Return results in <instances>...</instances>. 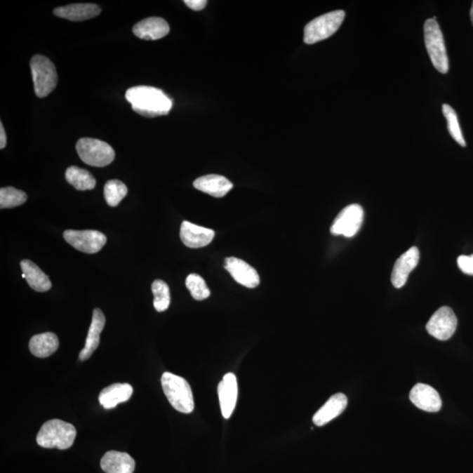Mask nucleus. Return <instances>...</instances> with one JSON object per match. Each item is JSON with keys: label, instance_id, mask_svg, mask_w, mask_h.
Wrapping results in <instances>:
<instances>
[{"label": "nucleus", "instance_id": "a878e982", "mask_svg": "<svg viewBox=\"0 0 473 473\" xmlns=\"http://www.w3.org/2000/svg\"><path fill=\"white\" fill-rule=\"evenodd\" d=\"M127 187L119 180H111L105 183L104 196L108 206L116 207L127 195Z\"/></svg>", "mask_w": 473, "mask_h": 473}, {"label": "nucleus", "instance_id": "cd10ccee", "mask_svg": "<svg viewBox=\"0 0 473 473\" xmlns=\"http://www.w3.org/2000/svg\"><path fill=\"white\" fill-rule=\"evenodd\" d=\"M27 194L22 190L17 189L13 187H6L0 189V208L11 209L26 203Z\"/></svg>", "mask_w": 473, "mask_h": 473}, {"label": "nucleus", "instance_id": "9d476101", "mask_svg": "<svg viewBox=\"0 0 473 473\" xmlns=\"http://www.w3.org/2000/svg\"><path fill=\"white\" fill-rule=\"evenodd\" d=\"M63 236L74 248L90 254L100 252L107 241L105 234L94 230H67Z\"/></svg>", "mask_w": 473, "mask_h": 473}, {"label": "nucleus", "instance_id": "c756f323", "mask_svg": "<svg viewBox=\"0 0 473 473\" xmlns=\"http://www.w3.org/2000/svg\"><path fill=\"white\" fill-rule=\"evenodd\" d=\"M443 114L447 120V127L451 137L457 141L462 147L467 146L464 139L463 133L458 123V115L454 109L451 105L444 104L443 105Z\"/></svg>", "mask_w": 473, "mask_h": 473}, {"label": "nucleus", "instance_id": "0eeeda50", "mask_svg": "<svg viewBox=\"0 0 473 473\" xmlns=\"http://www.w3.org/2000/svg\"><path fill=\"white\" fill-rule=\"evenodd\" d=\"M345 16L344 11L338 10L324 14L310 21L305 28V44H314L331 37L340 27Z\"/></svg>", "mask_w": 473, "mask_h": 473}, {"label": "nucleus", "instance_id": "c85d7f7f", "mask_svg": "<svg viewBox=\"0 0 473 473\" xmlns=\"http://www.w3.org/2000/svg\"><path fill=\"white\" fill-rule=\"evenodd\" d=\"M186 287L189 289L192 298L196 301H203L209 298L211 291L207 287L206 281L196 274H189L186 279Z\"/></svg>", "mask_w": 473, "mask_h": 473}, {"label": "nucleus", "instance_id": "b1692460", "mask_svg": "<svg viewBox=\"0 0 473 473\" xmlns=\"http://www.w3.org/2000/svg\"><path fill=\"white\" fill-rule=\"evenodd\" d=\"M58 347V338L52 333L35 335L29 342L31 354L37 357V358H48V357L55 354Z\"/></svg>", "mask_w": 473, "mask_h": 473}, {"label": "nucleus", "instance_id": "7c9ffc66", "mask_svg": "<svg viewBox=\"0 0 473 473\" xmlns=\"http://www.w3.org/2000/svg\"><path fill=\"white\" fill-rule=\"evenodd\" d=\"M458 265L464 274L473 275V254L470 256L461 255L458 257Z\"/></svg>", "mask_w": 473, "mask_h": 473}, {"label": "nucleus", "instance_id": "f257e3e1", "mask_svg": "<svg viewBox=\"0 0 473 473\" xmlns=\"http://www.w3.org/2000/svg\"><path fill=\"white\" fill-rule=\"evenodd\" d=\"M126 100L133 110L143 117L155 118L167 115L173 107V101L164 91L150 86L130 88L126 93Z\"/></svg>", "mask_w": 473, "mask_h": 473}, {"label": "nucleus", "instance_id": "6e6552de", "mask_svg": "<svg viewBox=\"0 0 473 473\" xmlns=\"http://www.w3.org/2000/svg\"><path fill=\"white\" fill-rule=\"evenodd\" d=\"M364 211L359 204H351L345 207L338 215L331 227L333 235H342L351 238L358 234L363 224Z\"/></svg>", "mask_w": 473, "mask_h": 473}, {"label": "nucleus", "instance_id": "4be33fe9", "mask_svg": "<svg viewBox=\"0 0 473 473\" xmlns=\"http://www.w3.org/2000/svg\"><path fill=\"white\" fill-rule=\"evenodd\" d=\"M133 392V387L129 384H112L101 391L98 400L104 408L112 409L117 407L119 404L128 401Z\"/></svg>", "mask_w": 473, "mask_h": 473}, {"label": "nucleus", "instance_id": "bb28decb", "mask_svg": "<svg viewBox=\"0 0 473 473\" xmlns=\"http://www.w3.org/2000/svg\"><path fill=\"white\" fill-rule=\"evenodd\" d=\"M154 294V307L158 312H164L171 305V291L167 284L161 280H155L152 284Z\"/></svg>", "mask_w": 473, "mask_h": 473}, {"label": "nucleus", "instance_id": "a211bd4d", "mask_svg": "<svg viewBox=\"0 0 473 473\" xmlns=\"http://www.w3.org/2000/svg\"><path fill=\"white\" fill-rule=\"evenodd\" d=\"M347 404V397L344 394L338 393L333 395L313 416V422L319 427L327 425L345 411Z\"/></svg>", "mask_w": 473, "mask_h": 473}, {"label": "nucleus", "instance_id": "2f4dec72", "mask_svg": "<svg viewBox=\"0 0 473 473\" xmlns=\"http://www.w3.org/2000/svg\"><path fill=\"white\" fill-rule=\"evenodd\" d=\"M185 5L194 11H201L206 8V0H185Z\"/></svg>", "mask_w": 473, "mask_h": 473}, {"label": "nucleus", "instance_id": "ddd939ff", "mask_svg": "<svg viewBox=\"0 0 473 473\" xmlns=\"http://www.w3.org/2000/svg\"><path fill=\"white\" fill-rule=\"evenodd\" d=\"M420 253L418 247H411L395 262L392 271L391 281L397 288L404 287L408 281V275L418 266Z\"/></svg>", "mask_w": 473, "mask_h": 473}, {"label": "nucleus", "instance_id": "9b49d317", "mask_svg": "<svg viewBox=\"0 0 473 473\" xmlns=\"http://www.w3.org/2000/svg\"><path fill=\"white\" fill-rule=\"evenodd\" d=\"M409 399L415 407L423 411L436 413L442 408V400L439 394L429 385L416 384L409 394Z\"/></svg>", "mask_w": 473, "mask_h": 473}, {"label": "nucleus", "instance_id": "f03ea898", "mask_svg": "<svg viewBox=\"0 0 473 473\" xmlns=\"http://www.w3.org/2000/svg\"><path fill=\"white\" fill-rule=\"evenodd\" d=\"M76 429L69 422L53 419L46 422L38 432L36 442L39 446L53 449H69L75 442Z\"/></svg>", "mask_w": 473, "mask_h": 473}, {"label": "nucleus", "instance_id": "f8f14e48", "mask_svg": "<svg viewBox=\"0 0 473 473\" xmlns=\"http://www.w3.org/2000/svg\"><path fill=\"white\" fill-rule=\"evenodd\" d=\"M225 267L240 285L253 288L260 284V277L257 271L238 258L229 257L225 259Z\"/></svg>", "mask_w": 473, "mask_h": 473}, {"label": "nucleus", "instance_id": "20e7f679", "mask_svg": "<svg viewBox=\"0 0 473 473\" xmlns=\"http://www.w3.org/2000/svg\"><path fill=\"white\" fill-rule=\"evenodd\" d=\"M30 67L35 94L41 98L48 97L58 82L54 63L46 56L36 55L31 59Z\"/></svg>", "mask_w": 473, "mask_h": 473}, {"label": "nucleus", "instance_id": "aec40b11", "mask_svg": "<svg viewBox=\"0 0 473 473\" xmlns=\"http://www.w3.org/2000/svg\"><path fill=\"white\" fill-rule=\"evenodd\" d=\"M100 7L95 4H72L54 10L55 16L72 21L91 20L100 15Z\"/></svg>", "mask_w": 473, "mask_h": 473}, {"label": "nucleus", "instance_id": "412c9836", "mask_svg": "<svg viewBox=\"0 0 473 473\" xmlns=\"http://www.w3.org/2000/svg\"><path fill=\"white\" fill-rule=\"evenodd\" d=\"M194 187L200 192L209 194L214 197H223L230 192L234 185L225 176L208 175L197 178Z\"/></svg>", "mask_w": 473, "mask_h": 473}, {"label": "nucleus", "instance_id": "423d86ee", "mask_svg": "<svg viewBox=\"0 0 473 473\" xmlns=\"http://www.w3.org/2000/svg\"><path fill=\"white\" fill-rule=\"evenodd\" d=\"M76 148L81 160L93 167H105L115 159L114 148L100 140L83 138L77 141Z\"/></svg>", "mask_w": 473, "mask_h": 473}, {"label": "nucleus", "instance_id": "f3484780", "mask_svg": "<svg viewBox=\"0 0 473 473\" xmlns=\"http://www.w3.org/2000/svg\"><path fill=\"white\" fill-rule=\"evenodd\" d=\"M105 326V317L104 313L100 309H95L86 345L79 354L80 360L84 361V360L89 359L93 352L97 350L100 343V334L103 331Z\"/></svg>", "mask_w": 473, "mask_h": 473}, {"label": "nucleus", "instance_id": "6ab92c4d", "mask_svg": "<svg viewBox=\"0 0 473 473\" xmlns=\"http://www.w3.org/2000/svg\"><path fill=\"white\" fill-rule=\"evenodd\" d=\"M102 470L107 473H133L135 470V461L125 453L110 451L102 458Z\"/></svg>", "mask_w": 473, "mask_h": 473}, {"label": "nucleus", "instance_id": "dca6fc26", "mask_svg": "<svg viewBox=\"0 0 473 473\" xmlns=\"http://www.w3.org/2000/svg\"><path fill=\"white\" fill-rule=\"evenodd\" d=\"M169 30L167 21L160 17L147 18L134 25L133 28L135 36L147 41L160 40L169 33Z\"/></svg>", "mask_w": 473, "mask_h": 473}, {"label": "nucleus", "instance_id": "1a4fd4ad", "mask_svg": "<svg viewBox=\"0 0 473 473\" xmlns=\"http://www.w3.org/2000/svg\"><path fill=\"white\" fill-rule=\"evenodd\" d=\"M458 319L449 307H442L433 314L426 329L432 337L441 341L450 340L457 330Z\"/></svg>", "mask_w": 473, "mask_h": 473}, {"label": "nucleus", "instance_id": "7ed1b4c3", "mask_svg": "<svg viewBox=\"0 0 473 473\" xmlns=\"http://www.w3.org/2000/svg\"><path fill=\"white\" fill-rule=\"evenodd\" d=\"M161 386L172 407L183 414H190L195 408L192 387L188 381L174 373L166 372L161 376Z\"/></svg>", "mask_w": 473, "mask_h": 473}, {"label": "nucleus", "instance_id": "393cba45", "mask_svg": "<svg viewBox=\"0 0 473 473\" xmlns=\"http://www.w3.org/2000/svg\"><path fill=\"white\" fill-rule=\"evenodd\" d=\"M67 182L79 190H91L96 187V179L86 169L72 166L65 173Z\"/></svg>", "mask_w": 473, "mask_h": 473}, {"label": "nucleus", "instance_id": "5701e85b", "mask_svg": "<svg viewBox=\"0 0 473 473\" xmlns=\"http://www.w3.org/2000/svg\"><path fill=\"white\" fill-rule=\"evenodd\" d=\"M20 267L28 285L34 291L46 292L51 288L52 284L48 275L41 271L36 264L30 260H24L20 262Z\"/></svg>", "mask_w": 473, "mask_h": 473}, {"label": "nucleus", "instance_id": "2eb2a0df", "mask_svg": "<svg viewBox=\"0 0 473 473\" xmlns=\"http://www.w3.org/2000/svg\"><path fill=\"white\" fill-rule=\"evenodd\" d=\"M180 236L183 244L189 248H201L213 241L215 232L211 229L183 221L180 231Z\"/></svg>", "mask_w": 473, "mask_h": 473}, {"label": "nucleus", "instance_id": "39448f33", "mask_svg": "<svg viewBox=\"0 0 473 473\" xmlns=\"http://www.w3.org/2000/svg\"><path fill=\"white\" fill-rule=\"evenodd\" d=\"M425 41L432 65L437 72L446 74L449 72V60H448L442 31L435 19L425 21Z\"/></svg>", "mask_w": 473, "mask_h": 473}, {"label": "nucleus", "instance_id": "473e14b6", "mask_svg": "<svg viewBox=\"0 0 473 473\" xmlns=\"http://www.w3.org/2000/svg\"><path fill=\"white\" fill-rule=\"evenodd\" d=\"M6 146V134L3 124H0V148L4 149Z\"/></svg>", "mask_w": 473, "mask_h": 473}, {"label": "nucleus", "instance_id": "4468645a", "mask_svg": "<svg viewBox=\"0 0 473 473\" xmlns=\"http://www.w3.org/2000/svg\"><path fill=\"white\" fill-rule=\"evenodd\" d=\"M222 415L225 419L231 418L238 399V382L234 373L225 374L218 388Z\"/></svg>", "mask_w": 473, "mask_h": 473}, {"label": "nucleus", "instance_id": "72a5a7b5", "mask_svg": "<svg viewBox=\"0 0 473 473\" xmlns=\"http://www.w3.org/2000/svg\"><path fill=\"white\" fill-rule=\"evenodd\" d=\"M470 15H471L472 22V25H473V3H472V6L471 12H470Z\"/></svg>", "mask_w": 473, "mask_h": 473}]
</instances>
